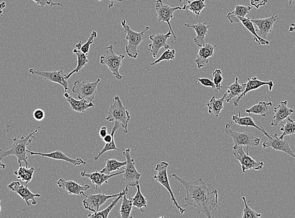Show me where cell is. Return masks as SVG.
<instances>
[{"instance_id":"cell-5","label":"cell","mask_w":295,"mask_h":218,"mask_svg":"<svg viewBox=\"0 0 295 218\" xmlns=\"http://www.w3.org/2000/svg\"><path fill=\"white\" fill-rule=\"evenodd\" d=\"M105 49L106 50V54L101 56L100 58L101 64L106 65L117 79L121 80L123 76L119 74V69L123 65V60L125 56L116 54L113 45L107 47Z\"/></svg>"},{"instance_id":"cell-27","label":"cell","mask_w":295,"mask_h":218,"mask_svg":"<svg viewBox=\"0 0 295 218\" xmlns=\"http://www.w3.org/2000/svg\"><path fill=\"white\" fill-rule=\"evenodd\" d=\"M70 105V109L78 113H84L90 108H94V104L85 99H75L70 94L68 98H65Z\"/></svg>"},{"instance_id":"cell-55","label":"cell","mask_w":295,"mask_h":218,"mask_svg":"<svg viewBox=\"0 0 295 218\" xmlns=\"http://www.w3.org/2000/svg\"><path fill=\"white\" fill-rule=\"evenodd\" d=\"M1 199H0V212H1Z\"/></svg>"},{"instance_id":"cell-37","label":"cell","mask_w":295,"mask_h":218,"mask_svg":"<svg viewBox=\"0 0 295 218\" xmlns=\"http://www.w3.org/2000/svg\"><path fill=\"white\" fill-rule=\"evenodd\" d=\"M122 199H123V200H122L121 206V207H120L119 210V214L120 215H121V218H133L132 216L131 215L133 211V207L132 199H131V198L129 199L127 198L126 194H124Z\"/></svg>"},{"instance_id":"cell-45","label":"cell","mask_w":295,"mask_h":218,"mask_svg":"<svg viewBox=\"0 0 295 218\" xmlns=\"http://www.w3.org/2000/svg\"><path fill=\"white\" fill-rule=\"evenodd\" d=\"M197 81L202 85L210 88L212 90H214L216 92V85H215L214 82L210 79L206 78H197Z\"/></svg>"},{"instance_id":"cell-43","label":"cell","mask_w":295,"mask_h":218,"mask_svg":"<svg viewBox=\"0 0 295 218\" xmlns=\"http://www.w3.org/2000/svg\"><path fill=\"white\" fill-rule=\"evenodd\" d=\"M35 2L37 5L41 6V7L44 8L45 6H60L61 7L64 8V6L59 3L57 0H31Z\"/></svg>"},{"instance_id":"cell-23","label":"cell","mask_w":295,"mask_h":218,"mask_svg":"<svg viewBox=\"0 0 295 218\" xmlns=\"http://www.w3.org/2000/svg\"><path fill=\"white\" fill-rule=\"evenodd\" d=\"M216 46V45L212 46L210 44H206L205 45L200 47L197 58L195 61L198 68L201 69L208 64L209 62V58L214 56Z\"/></svg>"},{"instance_id":"cell-22","label":"cell","mask_w":295,"mask_h":218,"mask_svg":"<svg viewBox=\"0 0 295 218\" xmlns=\"http://www.w3.org/2000/svg\"><path fill=\"white\" fill-rule=\"evenodd\" d=\"M263 86H268L269 91H272L274 86V83L272 80H270V81H262V80L258 79V78L256 77H252L249 79L247 83H246L245 90L242 93L241 96L238 97L236 101L234 102V106L235 107H238L239 101L242 98H244L247 93L251 92V91L258 90V89Z\"/></svg>"},{"instance_id":"cell-26","label":"cell","mask_w":295,"mask_h":218,"mask_svg":"<svg viewBox=\"0 0 295 218\" xmlns=\"http://www.w3.org/2000/svg\"><path fill=\"white\" fill-rule=\"evenodd\" d=\"M241 22L244 27L248 30L252 35L254 36V41L258 43L259 46L269 45V42L267 40L263 39L257 33L256 30L255 29L253 23L251 22V19L248 17H237L236 18V23Z\"/></svg>"},{"instance_id":"cell-42","label":"cell","mask_w":295,"mask_h":218,"mask_svg":"<svg viewBox=\"0 0 295 218\" xmlns=\"http://www.w3.org/2000/svg\"><path fill=\"white\" fill-rule=\"evenodd\" d=\"M213 78H214V83L216 85V93L218 96L219 91L222 89V86L221 85L223 80L222 76V71L221 69H217L212 73Z\"/></svg>"},{"instance_id":"cell-13","label":"cell","mask_w":295,"mask_h":218,"mask_svg":"<svg viewBox=\"0 0 295 218\" xmlns=\"http://www.w3.org/2000/svg\"><path fill=\"white\" fill-rule=\"evenodd\" d=\"M119 193L115 194V195H106L104 193H96L94 192L93 194H90L86 197L85 200L83 201L84 208L91 211L92 213L100 211V207L103 206L107 200H111V198H116L119 196Z\"/></svg>"},{"instance_id":"cell-46","label":"cell","mask_w":295,"mask_h":218,"mask_svg":"<svg viewBox=\"0 0 295 218\" xmlns=\"http://www.w3.org/2000/svg\"><path fill=\"white\" fill-rule=\"evenodd\" d=\"M33 116L35 120L41 122L45 117V113L43 109H36L33 113Z\"/></svg>"},{"instance_id":"cell-11","label":"cell","mask_w":295,"mask_h":218,"mask_svg":"<svg viewBox=\"0 0 295 218\" xmlns=\"http://www.w3.org/2000/svg\"><path fill=\"white\" fill-rule=\"evenodd\" d=\"M155 9L157 11L158 22L167 23L168 27H169V31H171L173 37H174V39L172 40L171 42H173L174 40H176V35L172 28L170 20L174 18L175 12L177 10H185L184 6L183 7H181V6L172 7V6L166 5L162 0H157L156 1Z\"/></svg>"},{"instance_id":"cell-54","label":"cell","mask_w":295,"mask_h":218,"mask_svg":"<svg viewBox=\"0 0 295 218\" xmlns=\"http://www.w3.org/2000/svg\"><path fill=\"white\" fill-rule=\"evenodd\" d=\"M294 0H288V2H289V5H292L293 2H294Z\"/></svg>"},{"instance_id":"cell-30","label":"cell","mask_w":295,"mask_h":218,"mask_svg":"<svg viewBox=\"0 0 295 218\" xmlns=\"http://www.w3.org/2000/svg\"><path fill=\"white\" fill-rule=\"evenodd\" d=\"M232 119L235 124L237 125L241 126H246V127H253V128L258 129V130L261 131L266 136H267L268 135L263 128H260L258 125H256V124L254 122V120H252L251 116H244V117H242L241 111H239V114L237 115H233V117H232Z\"/></svg>"},{"instance_id":"cell-8","label":"cell","mask_w":295,"mask_h":218,"mask_svg":"<svg viewBox=\"0 0 295 218\" xmlns=\"http://www.w3.org/2000/svg\"><path fill=\"white\" fill-rule=\"evenodd\" d=\"M168 166H169V164H168V162H165V161L159 163V164L156 166L155 169V170L157 173L154 175L153 179L166 188V189L169 192L173 203H174L175 206H176L177 208L180 211V215H183L186 210L178 204V202H177L176 200V197L174 196V192L172 191L168 176L167 170Z\"/></svg>"},{"instance_id":"cell-6","label":"cell","mask_w":295,"mask_h":218,"mask_svg":"<svg viewBox=\"0 0 295 218\" xmlns=\"http://www.w3.org/2000/svg\"><path fill=\"white\" fill-rule=\"evenodd\" d=\"M248 147L246 152L241 145H234L233 155L241 165L242 171L246 173L249 170L260 171L265 166L262 161L256 160L249 156Z\"/></svg>"},{"instance_id":"cell-18","label":"cell","mask_w":295,"mask_h":218,"mask_svg":"<svg viewBox=\"0 0 295 218\" xmlns=\"http://www.w3.org/2000/svg\"><path fill=\"white\" fill-rule=\"evenodd\" d=\"M124 170L121 171V172L113 173V174H106L100 172V171H96V172L92 173H87L86 170H84L83 172H81V175L82 177H86V178L89 179L91 181L92 184L95 185V192L97 191V190H99V191L101 192V187L103 184L104 183H108V181L113 177L117 176L118 175H121L122 173H124Z\"/></svg>"},{"instance_id":"cell-24","label":"cell","mask_w":295,"mask_h":218,"mask_svg":"<svg viewBox=\"0 0 295 218\" xmlns=\"http://www.w3.org/2000/svg\"><path fill=\"white\" fill-rule=\"evenodd\" d=\"M184 25L188 28L195 30L197 36L193 39V40H194L196 45L199 47L205 45L206 37L207 35L208 30L210 28V25H208L206 22H199L195 25L185 23Z\"/></svg>"},{"instance_id":"cell-53","label":"cell","mask_w":295,"mask_h":218,"mask_svg":"<svg viewBox=\"0 0 295 218\" xmlns=\"http://www.w3.org/2000/svg\"><path fill=\"white\" fill-rule=\"evenodd\" d=\"M186 1V2H189L190 1V0H179V3H182V2L183 1Z\"/></svg>"},{"instance_id":"cell-4","label":"cell","mask_w":295,"mask_h":218,"mask_svg":"<svg viewBox=\"0 0 295 218\" xmlns=\"http://www.w3.org/2000/svg\"><path fill=\"white\" fill-rule=\"evenodd\" d=\"M121 26L124 29V32L126 33V40L128 41V45L125 48L126 52L131 58L136 59L138 56V47L145 39V33L149 31L150 27H146L144 31L141 32H136L131 29L126 24L125 20L122 21Z\"/></svg>"},{"instance_id":"cell-25","label":"cell","mask_w":295,"mask_h":218,"mask_svg":"<svg viewBox=\"0 0 295 218\" xmlns=\"http://www.w3.org/2000/svg\"><path fill=\"white\" fill-rule=\"evenodd\" d=\"M128 192V186H126V187L123 190V191L119 192V196L116 197L115 200L111 201V203L108 207L106 209H103L102 211H96L93 213L88 214V217L89 218H108L109 213L113 210L116 205L118 204L119 201L121 200L124 194H127Z\"/></svg>"},{"instance_id":"cell-2","label":"cell","mask_w":295,"mask_h":218,"mask_svg":"<svg viewBox=\"0 0 295 218\" xmlns=\"http://www.w3.org/2000/svg\"><path fill=\"white\" fill-rule=\"evenodd\" d=\"M38 132V130L33 131L32 133H30L27 136L23 135L21 138L18 139L15 137L14 139V143L12 145L10 149L6 150L0 149V158L8 156H15L18 158V163L20 166H22V162H24L26 164V167H29L28 156L27 154L28 153L27 151V147L32 141L33 139H35V137L33 135Z\"/></svg>"},{"instance_id":"cell-16","label":"cell","mask_w":295,"mask_h":218,"mask_svg":"<svg viewBox=\"0 0 295 218\" xmlns=\"http://www.w3.org/2000/svg\"><path fill=\"white\" fill-rule=\"evenodd\" d=\"M268 138V140L263 143V149L266 148H271L277 151L283 152L287 154L288 155L292 156L295 159L294 152L291 149L288 141L284 140L283 139H280L278 136L277 133L271 136L269 134L266 136Z\"/></svg>"},{"instance_id":"cell-41","label":"cell","mask_w":295,"mask_h":218,"mask_svg":"<svg viewBox=\"0 0 295 218\" xmlns=\"http://www.w3.org/2000/svg\"><path fill=\"white\" fill-rule=\"evenodd\" d=\"M175 57H176V50L168 48V49H166L165 51L161 55V56L157 60H156L155 62L151 63L150 65L153 66V65L157 64V63H160L163 61H169L174 60Z\"/></svg>"},{"instance_id":"cell-51","label":"cell","mask_w":295,"mask_h":218,"mask_svg":"<svg viewBox=\"0 0 295 218\" xmlns=\"http://www.w3.org/2000/svg\"><path fill=\"white\" fill-rule=\"evenodd\" d=\"M295 31V22L292 23V24L290 25V28H289V31H290V32H292V31Z\"/></svg>"},{"instance_id":"cell-12","label":"cell","mask_w":295,"mask_h":218,"mask_svg":"<svg viewBox=\"0 0 295 218\" xmlns=\"http://www.w3.org/2000/svg\"><path fill=\"white\" fill-rule=\"evenodd\" d=\"M29 73L33 75L41 76L45 80H49L50 82H56L60 84L64 88V92H67L69 90V84L67 80L65 79L66 75H65L62 70L59 71H38L33 69H30Z\"/></svg>"},{"instance_id":"cell-21","label":"cell","mask_w":295,"mask_h":218,"mask_svg":"<svg viewBox=\"0 0 295 218\" xmlns=\"http://www.w3.org/2000/svg\"><path fill=\"white\" fill-rule=\"evenodd\" d=\"M288 101H281L278 107L274 109V116L270 125L277 126L278 125L281 124L288 117L294 113V110L288 107Z\"/></svg>"},{"instance_id":"cell-39","label":"cell","mask_w":295,"mask_h":218,"mask_svg":"<svg viewBox=\"0 0 295 218\" xmlns=\"http://www.w3.org/2000/svg\"><path fill=\"white\" fill-rule=\"evenodd\" d=\"M286 124L283 125L281 124L282 128H280V131H282L283 133L281 136L279 137L280 139H283L285 136L294 137L295 135V122L292 118L288 117L286 118Z\"/></svg>"},{"instance_id":"cell-28","label":"cell","mask_w":295,"mask_h":218,"mask_svg":"<svg viewBox=\"0 0 295 218\" xmlns=\"http://www.w3.org/2000/svg\"><path fill=\"white\" fill-rule=\"evenodd\" d=\"M246 84H240L239 82V78H236L235 82L231 85L227 86L226 97H225V101L227 103H229L233 98L236 97L241 96L242 93L244 92L246 89Z\"/></svg>"},{"instance_id":"cell-49","label":"cell","mask_w":295,"mask_h":218,"mask_svg":"<svg viewBox=\"0 0 295 218\" xmlns=\"http://www.w3.org/2000/svg\"><path fill=\"white\" fill-rule=\"evenodd\" d=\"M99 1H103V0H99ZM109 4L108 5L109 8H113L115 4L119 3V2L123 1V0H109Z\"/></svg>"},{"instance_id":"cell-7","label":"cell","mask_w":295,"mask_h":218,"mask_svg":"<svg viewBox=\"0 0 295 218\" xmlns=\"http://www.w3.org/2000/svg\"><path fill=\"white\" fill-rule=\"evenodd\" d=\"M100 81V79L94 82L86 81L83 79L75 80L72 92L76 93L78 99H85L88 102H92L98 93L97 88Z\"/></svg>"},{"instance_id":"cell-48","label":"cell","mask_w":295,"mask_h":218,"mask_svg":"<svg viewBox=\"0 0 295 218\" xmlns=\"http://www.w3.org/2000/svg\"><path fill=\"white\" fill-rule=\"evenodd\" d=\"M107 135V128L106 126H102L100 130V136L101 138H104Z\"/></svg>"},{"instance_id":"cell-29","label":"cell","mask_w":295,"mask_h":218,"mask_svg":"<svg viewBox=\"0 0 295 218\" xmlns=\"http://www.w3.org/2000/svg\"><path fill=\"white\" fill-rule=\"evenodd\" d=\"M226 97V93L221 98H216V97H212L208 102L206 103V107H208V113L218 117L224 109V103Z\"/></svg>"},{"instance_id":"cell-31","label":"cell","mask_w":295,"mask_h":218,"mask_svg":"<svg viewBox=\"0 0 295 218\" xmlns=\"http://www.w3.org/2000/svg\"><path fill=\"white\" fill-rule=\"evenodd\" d=\"M272 107H273V103L272 102L260 101L256 105L246 109V112L249 114H254V115L266 116L269 113Z\"/></svg>"},{"instance_id":"cell-47","label":"cell","mask_w":295,"mask_h":218,"mask_svg":"<svg viewBox=\"0 0 295 218\" xmlns=\"http://www.w3.org/2000/svg\"><path fill=\"white\" fill-rule=\"evenodd\" d=\"M267 0H250L251 5L258 9L260 6H265L267 3Z\"/></svg>"},{"instance_id":"cell-36","label":"cell","mask_w":295,"mask_h":218,"mask_svg":"<svg viewBox=\"0 0 295 218\" xmlns=\"http://www.w3.org/2000/svg\"><path fill=\"white\" fill-rule=\"evenodd\" d=\"M126 165V160L124 162H120V161L115 159V158L107 159L106 166L100 171V172L109 175L111 174V172H115L116 171H119L121 167L125 166Z\"/></svg>"},{"instance_id":"cell-40","label":"cell","mask_w":295,"mask_h":218,"mask_svg":"<svg viewBox=\"0 0 295 218\" xmlns=\"http://www.w3.org/2000/svg\"><path fill=\"white\" fill-rule=\"evenodd\" d=\"M242 200H243L244 203L243 215L242 216V218H258L261 217V213H257L248 206V203L250 202L251 201L246 200L244 196L242 197Z\"/></svg>"},{"instance_id":"cell-3","label":"cell","mask_w":295,"mask_h":218,"mask_svg":"<svg viewBox=\"0 0 295 218\" xmlns=\"http://www.w3.org/2000/svg\"><path fill=\"white\" fill-rule=\"evenodd\" d=\"M131 116L127 108L124 107L123 103L118 96L114 99V103L109 107L108 113L106 118L107 122H117L123 127L124 132H128V122Z\"/></svg>"},{"instance_id":"cell-35","label":"cell","mask_w":295,"mask_h":218,"mask_svg":"<svg viewBox=\"0 0 295 218\" xmlns=\"http://www.w3.org/2000/svg\"><path fill=\"white\" fill-rule=\"evenodd\" d=\"M251 10V6L236 5L235 10L233 12L228 13V14L227 15V18L231 23H236V18L246 17Z\"/></svg>"},{"instance_id":"cell-15","label":"cell","mask_w":295,"mask_h":218,"mask_svg":"<svg viewBox=\"0 0 295 218\" xmlns=\"http://www.w3.org/2000/svg\"><path fill=\"white\" fill-rule=\"evenodd\" d=\"M8 187L12 191L18 194L26 202L28 206H30L31 205L29 202L30 200L31 201V204H37L35 198L42 196L40 194L33 193L30 191V190L29 189L28 184L25 186L20 184V182H13L8 186Z\"/></svg>"},{"instance_id":"cell-9","label":"cell","mask_w":295,"mask_h":218,"mask_svg":"<svg viewBox=\"0 0 295 218\" xmlns=\"http://www.w3.org/2000/svg\"><path fill=\"white\" fill-rule=\"evenodd\" d=\"M233 122L226 124L225 132L228 136L233 139L235 145L246 146V147L250 146H258L260 145L261 139L254 136L252 133L249 132H238L234 130Z\"/></svg>"},{"instance_id":"cell-44","label":"cell","mask_w":295,"mask_h":218,"mask_svg":"<svg viewBox=\"0 0 295 218\" xmlns=\"http://www.w3.org/2000/svg\"><path fill=\"white\" fill-rule=\"evenodd\" d=\"M98 36V33L96 31H93L90 34L89 38H88L87 42L84 45L82 46L81 50L84 52V54H88V51H89L90 46L91 44H93L94 40Z\"/></svg>"},{"instance_id":"cell-32","label":"cell","mask_w":295,"mask_h":218,"mask_svg":"<svg viewBox=\"0 0 295 218\" xmlns=\"http://www.w3.org/2000/svg\"><path fill=\"white\" fill-rule=\"evenodd\" d=\"M205 1L206 0H192V1L190 0L187 2L188 3L187 5L185 4L183 6L185 8V10L187 12V16H189V11H190L194 14L196 17L199 18L202 10L206 6Z\"/></svg>"},{"instance_id":"cell-19","label":"cell","mask_w":295,"mask_h":218,"mask_svg":"<svg viewBox=\"0 0 295 218\" xmlns=\"http://www.w3.org/2000/svg\"><path fill=\"white\" fill-rule=\"evenodd\" d=\"M27 151L31 156H43V157H47L54 160H64L67 163H69V164H73L74 166L86 164L85 161L82 159V158H77L75 159H73V158L69 157L64 152L60 151V150H56V151L50 152V153H40V152L30 151L29 150H27Z\"/></svg>"},{"instance_id":"cell-52","label":"cell","mask_w":295,"mask_h":218,"mask_svg":"<svg viewBox=\"0 0 295 218\" xmlns=\"http://www.w3.org/2000/svg\"><path fill=\"white\" fill-rule=\"evenodd\" d=\"M6 165L5 164H3V163L1 162V158H0V171H1V170H3V169H5L6 168Z\"/></svg>"},{"instance_id":"cell-38","label":"cell","mask_w":295,"mask_h":218,"mask_svg":"<svg viewBox=\"0 0 295 218\" xmlns=\"http://www.w3.org/2000/svg\"><path fill=\"white\" fill-rule=\"evenodd\" d=\"M136 187L137 188V191L135 196L133 198H131L133 205V207L140 209L142 212H145L143 208H147V199L143 196L142 191H141L140 185L138 184Z\"/></svg>"},{"instance_id":"cell-1","label":"cell","mask_w":295,"mask_h":218,"mask_svg":"<svg viewBox=\"0 0 295 218\" xmlns=\"http://www.w3.org/2000/svg\"><path fill=\"white\" fill-rule=\"evenodd\" d=\"M182 184L187 192L184 198L186 204L184 206H192L197 209L198 214L204 213L206 217L211 218L212 211H216L218 204V192L211 184L208 183V179L204 181L199 177L193 182H188L180 178L176 173L170 175Z\"/></svg>"},{"instance_id":"cell-33","label":"cell","mask_w":295,"mask_h":218,"mask_svg":"<svg viewBox=\"0 0 295 218\" xmlns=\"http://www.w3.org/2000/svg\"><path fill=\"white\" fill-rule=\"evenodd\" d=\"M73 53L77 56V65L74 70H73L71 73H69L68 75H66L65 79L67 80L69 79V78H71V76L74 75V74L79 73L83 67L87 65L88 63V54H84L81 50L78 49L77 48H75L73 50Z\"/></svg>"},{"instance_id":"cell-10","label":"cell","mask_w":295,"mask_h":218,"mask_svg":"<svg viewBox=\"0 0 295 218\" xmlns=\"http://www.w3.org/2000/svg\"><path fill=\"white\" fill-rule=\"evenodd\" d=\"M130 152V149L123 150L122 152L126 159V165L123 173V181L126 182L128 186L133 187L139 184V181L142 177V174L136 170L135 162L131 156Z\"/></svg>"},{"instance_id":"cell-50","label":"cell","mask_w":295,"mask_h":218,"mask_svg":"<svg viewBox=\"0 0 295 218\" xmlns=\"http://www.w3.org/2000/svg\"><path fill=\"white\" fill-rule=\"evenodd\" d=\"M6 2L3 1L0 3V16H3V10L5 8Z\"/></svg>"},{"instance_id":"cell-17","label":"cell","mask_w":295,"mask_h":218,"mask_svg":"<svg viewBox=\"0 0 295 218\" xmlns=\"http://www.w3.org/2000/svg\"><path fill=\"white\" fill-rule=\"evenodd\" d=\"M57 184L61 189H64L71 195L83 196L87 197L85 193L86 190L89 189L90 186L88 184L81 186L77 182L74 181H66L64 179H59Z\"/></svg>"},{"instance_id":"cell-34","label":"cell","mask_w":295,"mask_h":218,"mask_svg":"<svg viewBox=\"0 0 295 218\" xmlns=\"http://www.w3.org/2000/svg\"><path fill=\"white\" fill-rule=\"evenodd\" d=\"M35 171V169L33 167L29 168V167L20 166L17 170L14 171V173L17 179L22 180L25 183L29 184L32 180Z\"/></svg>"},{"instance_id":"cell-14","label":"cell","mask_w":295,"mask_h":218,"mask_svg":"<svg viewBox=\"0 0 295 218\" xmlns=\"http://www.w3.org/2000/svg\"><path fill=\"white\" fill-rule=\"evenodd\" d=\"M172 33L169 31L166 34H163V33H156L149 37V39L151 40V43L149 44L148 46V50L151 52L153 58H157L159 50L162 48H170V47L167 44V40L171 37Z\"/></svg>"},{"instance_id":"cell-20","label":"cell","mask_w":295,"mask_h":218,"mask_svg":"<svg viewBox=\"0 0 295 218\" xmlns=\"http://www.w3.org/2000/svg\"><path fill=\"white\" fill-rule=\"evenodd\" d=\"M278 18V16L274 14L271 17L251 19V20L258 27V29L256 31H259V36L265 39L267 35L273 31L274 23L276 22Z\"/></svg>"}]
</instances>
